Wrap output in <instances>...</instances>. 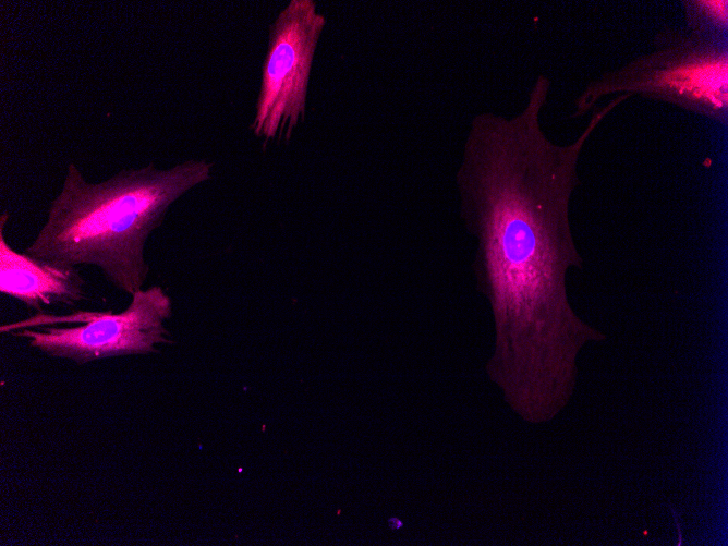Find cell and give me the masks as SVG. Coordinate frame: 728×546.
Wrapping results in <instances>:
<instances>
[{
	"label": "cell",
	"mask_w": 728,
	"mask_h": 546,
	"mask_svg": "<svg viewBox=\"0 0 728 546\" xmlns=\"http://www.w3.org/2000/svg\"><path fill=\"white\" fill-rule=\"evenodd\" d=\"M10 214L0 217V292L41 313L53 304L74 305L86 298L76 267L58 266L13 250L4 238Z\"/></svg>",
	"instance_id": "8992f818"
},
{
	"label": "cell",
	"mask_w": 728,
	"mask_h": 546,
	"mask_svg": "<svg viewBox=\"0 0 728 546\" xmlns=\"http://www.w3.org/2000/svg\"><path fill=\"white\" fill-rule=\"evenodd\" d=\"M327 24L314 0H291L268 31L252 133L268 142H289L306 114L315 51Z\"/></svg>",
	"instance_id": "5b68a950"
},
{
	"label": "cell",
	"mask_w": 728,
	"mask_h": 546,
	"mask_svg": "<svg viewBox=\"0 0 728 546\" xmlns=\"http://www.w3.org/2000/svg\"><path fill=\"white\" fill-rule=\"evenodd\" d=\"M169 295L159 286L141 289L120 313L75 311L68 315L37 313L2 325L1 333L13 332L29 347L52 357L85 364L107 357L146 355L157 345L171 343L165 323L171 316Z\"/></svg>",
	"instance_id": "277c9868"
},
{
	"label": "cell",
	"mask_w": 728,
	"mask_h": 546,
	"mask_svg": "<svg viewBox=\"0 0 728 546\" xmlns=\"http://www.w3.org/2000/svg\"><path fill=\"white\" fill-rule=\"evenodd\" d=\"M682 8L687 29L709 38L727 39V0H684Z\"/></svg>",
	"instance_id": "52a82bcc"
},
{
	"label": "cell",
	"mask_w": 728,
	"mask_h": 546,
	"mask_svg": "<svg viewBox=\"0 0 728 546\" xmlns=\"http://www.w3.org/2000/svg\"><path fill=\"white\" fill-rule=\"evenodd\" d=\"M213 163L186 160L168 169L153 162L88 182L70 162L39 232L23 251L58 266H93L130 296L143 289L145 245L170 206L211 178Z\"/></svg>",
	"instance_id": "7a4b0ae2"
},
{
	"label": "cell",
	"mask_w": 728,
	"mask_h": 546,
	"mask_svg": "<svg viewBox=\"0 0 728 546\" xmlns=\"http://www.w3.org/2000/svg\"><path fill=\"white\" fill-rule=\"evenodd\" d=\"M550 86L539 74L514 116L476 114L456 172L460 217L475 241V280L496 319L490 371L512 392L572 387L579 350L602 338L568 301V274L584 264L570 204L586 143L628 98L615 96L574 141L559 144L541 122Z\"/></svg>",
	"instance_id": "6da1fadb"
},
{
	"label": "cell",
	"mask_w": 728,
	"mask_h": 546,
	"mask_svg": "<svg viewBox=\"0 0 728 546\" xmlns=\"http://www.w3.org/2000/svg\"><path fill=\"white\" fill-rule=\"evenodd\" d=\"M653 49L590 81L577 96L572 118L600 99L627 94L687 110L721 125L728 119V39L697 35L684 26L655 35Z\"/></svg>",
	"instance_id": "3957f363"
}]
</instances>
